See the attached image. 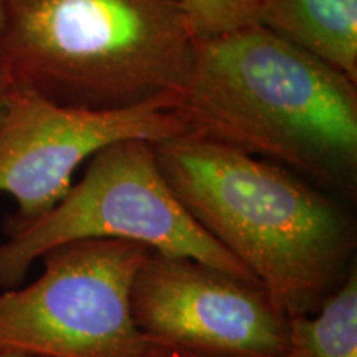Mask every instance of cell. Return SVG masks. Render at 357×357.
<instances>
[{
  "label": "cell",
  "mask_w": 357,
  "mask_h": 357,
  "mask_svg": "<svg viewBox=\"0 0 357 357\" xmlns=\"http://www.w3.org/2000/svg\"><path fill=\"white\" fill-rule=\"evenodd\" d=\"M197 38L257 25L260 0H181Z\"/></svg>",
  "instance_id": "obj_10"
},
{
  "label": "cell",
  "mask_w": 357,
  "mask_h": 357,
  "mask_svg": "<svg viewBox=\"0 0 357 357\" xmlns=\"http://www.w3.org/2000/svg\"><path fill=\"white\" fill-rule=\"evenodd\" d=\"M283 357H357V266L314 312L288 318Z\"/></svg>",
  "instance_id": "obj_9"
},
{
  "label": "cell",
  "mask_w": 357,
  "mask_h": 357,
  "mask_svg": "<svg viewBox=\"0 0 357 357\" xmlns=\"http://www.w3.org/2000/svg\"><path fill=\"white\" fill-rule=\"evenodd\" d=\"M178 98L123 109H88L56 105L10 84L0 124V192L15 200L17 211L6 220V234L50 212L73 185L75 171L102 147L185 134L174 109Z\"/></svg>",
  "instance_id": "obj_6"
},
{
  "label": "cell",
  "mask_w": 357,
  "mask_h": 357,
  "mask_svg": "<svg viewBox=\"0 0 357 357\" xmlns=\"http://www.w3.org/2000/svg\"><path fill=\"white\" fill-rule=\"evenodd\" d=\"M153 151L192 218L288 318L314 312L356 266L354 215L289 169L190 132Z\"/></svg>",
  "instance_id": "obj_2"
},
{
  "label": "cell",
  "mask_w": 357,
  "mask_h": 357,
  "mask_svg": "<svg viewBox=\"0 0 357 357\" xmlns=\"http://www.w3.org/2000/svg\"><path fill=\"white\" fill-rule=\"evenodd\" d=\"M0 357H40L35 354H29V352L8 349V347H0Z\"/></svg>",
  "instance_id": "obj_13"
},
{
  "label": "cell",
  "mask_w": 357,
  "mask_h": 357,
  "mask_svg": "<svg viewBox=\"0 0 357 357\" xmlns=\"http://www.w3.org/2000/svg\"><path fill=\"white\" fill-rule=\"evenodd\" d=\"M144 357H223V356L205 354V352L182 349V347H177V346L160 344V342L151 341V346L144 354Z\"/></svg>",
  "instance_id": "obj_11"
},
{
  "label": "cell",
  "mask_w": 357,
  "mask_h": 357,
  "mask_svg": "<svg viewBox=\"0 0 357 357\" xmlns=\"http://www.w3.org/2000/svg\"><path fill=\"white\" fill-rule=\"evenodd\" d=\"M257 25L357 83V0H260Z\"/></svg>",
  "instance_id": "obj_8"
},
{
  "label": "cell",
  "mask_w": 357,
  "mask_h": 357,
  "mask_svg": "<svg viewBox=\"0 0 357 357\" xmlns=\"http://www.w3.org/2000/svg\"><path fill=\"white\" fill-rule=\"evenodd\" d=\"M6 235L0 243V291L19 287L50 248L91 238L131 240L258 281L192 218L160 172L153 142L144 139L102 147L89 159L82 181L50 212Z\"/></svg>",
  "instance_id": "obj_4"
},
{
  "label": "cell",
  "mask_w": 357,
  "mask_h": 357,
  "mask_svg": "<svg viewBox=\"0 0 357 357\" xmlns=\"http://www.w3.org/2000/svg\"><path fill=\"white\" fill-rule=\"evenodd\" d=\"M0 30H2V0H0Z\"/></svg>",
  "instance_id": "obj_14"
},
{
  "label": "cell",
  "mask_w": 357,
  "mask_h": 357,
  "mask_svg": "<svg viewBox=\"0 0 357 357\" xmlns=\"http://www.w3.org/2000/svg\"><path fill=\"white\" fill-rule=\"evenodd\" d=\"M8 91H10V82H8V78L0 71V124H2L3 116H6Z\"/></svg>",
  "instance_id": "obj_12"
},
{
  "label": "cell",
  "mask_w": 357,
  "mask_h": 357,
  "mask_svg": "<svg viewBox=\"0 0 357 357\" xmlns=\"http://www.w3.org/2000/svg\"><path fill=\"white\" fill-rule=\"evenodd\" d=\"M187 132L357 195V83L261 25L199 38L177 106Z\"/></svg>",
  "instance_id": "obj_1"
},
{
  "label": "cell",
  "mask_w": 357,
  "mask_h": 357,
  "mask_svg": "<svg viewBox=\"0 0 357 357\" xmlns=\"http://www.w3.org/2000/svg\"><path fill=\"white\" fill-rule=\"evenodd\" d=\"M181 0H2L0 71L56 105L181 96L197 45Z\"/></svg>",
  "instance_id": "obj_3"
},
{
  "label": "cell",
  "mask_w": 357,
  "mask_h": 357,
  "mask_svg": "<svg viewBox=\"0 0 357 357\" xmlns=\"http://www.w3.org/2000/svg\"><path fill=\"white\" fill-rule=\"evenodd\" d=\"M153 252L131 240H75L45 252L43 273L0 291V347L40 357H144L129 293Z\"/></svg>",
  "instance_id": "obj_5"
},
{
  "label": "cell",
  "mask_w": 357,
  "mask_h": 357,
  "mask_svg": "<svg viewBox=\"0 0 357 357\" xmlns=\"http://www.w3.org/2000/svg\"><path fill=\"white\" fill-rule=\"evenodd\" d=\"M131 314L149 339L223 357H283L288 316L258 281L151 252L134 275Z\"/></svg>",
  "instance_id": "obj_7"
}]
</instances>
